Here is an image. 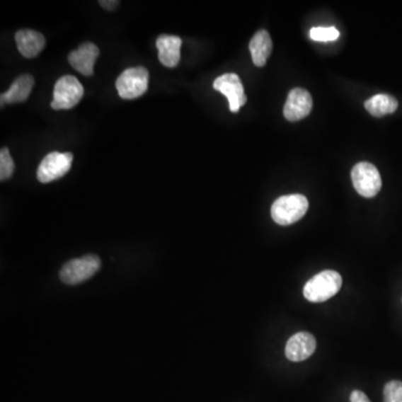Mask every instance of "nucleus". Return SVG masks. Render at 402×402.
I'll return each mask as SVG.
<instances>
[{"label":"nucleus","instance_id":"nucleus-1","mask_svg":"<svg viewBox=\"0 0 402 402\" xmlns=\"http://www.w3.org/2000/svg\"><path fill=\"white\" fill-rule=\"evenodd\" d=\"M342 286V277L339 272L334 270H324L313 276L305 284L304 297L313 303H321L336 295Z\"/></svg>","mask_w":402,"mask_h":402},{"label":"nucleus","instance_id":"nucleus-2","mask_svg":"<svg viewBox=\"0 0 402 402\" xmlns=\"http://www.w3.org/2000/svg\"><path fill=\"white\" fill-rule=\"evenodd\" d=\"M309 209V201L303 195H289L274 201L272 218L278 225L289 226L304 217Z\"/></svg>","mask_w":402,"mask_h":402},{"label":"nucleus","instance_id":"nucleus-3","mask_svg":"<svg viewBox=\"0 0 402 402\" xmlns=\"http://www.w3.org/2000/svg\"><path fill=\"white\" fill-rule=\"evenodd\" d=\"M100 268V257L96 255H85L64 265L59 272V278L67 285H77L90 280Z\"/></svg>","mask_w":402,"mask_h":402},{"label":"nucleus","instance_id":"nucleus-4","mask_svg":"<svg viewBox=\"0 0 402 402\" xmlns=\"http://www.w3.org/2000/svg\"><path fill=\"white\" fill-rule=\"evenodd\" d=\"M84 96V88L80 81L71 75L62 76L55 84L52 109L69 110L80 103Z\"/></svg>","mask_w":402,"mask_h":402},{"label":"nucleus","instance_id":"nucleus-5","mask_svg":"<svg viewBox=\"0 0 402 402\" xmlns=\"http://www.w3.org/2000/svg\"><path fill=\"white\" fill-rule=\"evenodd\" d=\"M120 98L133 100L140 98L148 90L149 71L146 67H131L125 69L119 77L117 83Z\"/></svg>","mask_w":402,"mask_h":402},{"label":"nucleus","instance_id":"nucleus-6","mask_svg":"<svg viewBox=\"0 0 402 402\" xmlns=\"http://www.w3.org/2000/svg\"><path fill=\"white\" fill-rule=\"evenodd\" d=\"M351 178L355 190L364 198L377 196L381 189V176L378 169L369 162L355 164L352 169Z\"/></svg>","mask_w":402,"mask_h":402},{"label":"nucleus","instance_id":"nucleus-7","mask_svg":"<svg viewBox=\"0 0 402 402\" xmlns=\"http://www.w3.org/2000/svg\"><path fill=\"white\" fill-rule=\"evenodd\" d=\"M73 162L71 152H50L40 162L38 169V179L40 183H48L64 177L69 171Z\"/></svg>","mask_w":402,"mask_h":402},{"label":"nucleus","instance_id":"nucleus-8","mask_svg":"<svg viewBox=\"0 0 402 402\" xmlns=\"http://www.w3.org/2000/svg\"><path fill=\"white\" fill-rule=\"evenodd\" d=\"M214 88L228 98L229 109L233 113H237L241 106L246 104L247 98L239 75L233 73L222 75L214 80Z\"/></svg>","mask_w":402,"mask_h":402},{"label":"nucleus","instance_id":"nucleus-9","mask_svg":"<svg viewBox=\"0 0 402 402\" xmlns=\"http://www.w3.org/2000/svg\"><path fill=\"white\" fill-rule=\"evenodd\" d=\"M313 100L310 93L303 88H294L284 106V115L289 121L304 119L312 111Z\"/></svg>","mask_w":402,"mask_h":402},{"label":"nucleus","instance_id":"nucleus-10","mask_svg":"<svg viewBox=\"0 0 402 402\" xmlns=\"http://www.w3.org/2000/svg\"><path fill=\"white\" fill-rule=\"evenodd\" d=\"M100 55V50L96 44L85 42L80 47L73 50L69 55V63L73 69H76L85 76H92L94 73V64Z\"/></svg>","mask_w":402,"mask_h":402},{"label":"nucleus","instance_id":"nucleus-11","mask_svg":"<svg viewBox=\"0 0 402 402\" xmlns=\"http://www.w3.org/2000/svg\"><path fill=\"white\" fill-rule=\"evenodd\" d=\"M315 349H316V340L314 336L307 332H299L294 334L287 341L285 355L289 360L301 362L309 359L314 353Z\"/></svg>","mask_w":402,"mask_h":402},{"label":"nucleus","instance_id":"nucleus-12","mask_svg":"<svg viewBox=\"0 0 402 402\" xmlns=\"http://www.w3.org/2000/svg\"><path fill=\"white\" fill-rule=\"evenodd\" d=\"M183 40L178 36L161 35L156 40V45L159 50V61L166 67H177L180 61V50Z\"/></svg>","mask_w":402,"mask_h":402},{"label":"nucleus","instance_id":"nucleus-13","mask_svg":"<svg viewBox=\"0 0 402 402\" xmlns=\"http://www.w3.org/2000/svg\"><path fill=\"white\" fill-rule=\"evenodd\" d=\"M15 40L19 53L26 59H34L45 47V38L36 30H18Z\"/></svg>","mask_w":402,"mask_h":402},{"label":"nucleus","instance_id":"nucleus-14","mask_svg":"<svg viewBox=\"0 0 402 402\" xmlns=\"http://www.w3.org/2000/svg\"><path fill=\"white\" fill-rule=\"evenodd\" d=\"M34 84V77L32 75L25 74L17 77L11 84V88L0 96L1 106L5 105L6 103H19L26 100L32 93Z\"/></svg>","mask_w":402,"mask_h":402},{"label":"nucleus","instance_id":"nucleus-15","mask_svg":"<svg viewBox=\"0 0 402 402\" xmlns=\"http://www.w3.org/2000/svg\"><path fill=\"white\" fill-rule=\"evenodd\" d=\"M272 38L268 32L264 30L257 32L249 42L251 59L257 67H264L272 53Z\"/></svg>","mask_w":402,"mask_h":402},{"label":"nucleus","instance_id":"nucleus-16","mask_svg":"<svg viewBox=\"0 0 402 402\" xmlns=\"http://www.w3.org/2000/svg\"><path fill=\"white\" fill-rule=\"evenodd\" d=\"M365 109L373 117H381L392 114L398 109V100L388 94H377L369 98L364 104Z\"/></svg>","mask_w":402,"mask_h":402},{"label":"nucleus","instance_id":"nucleus-17","mask_svg":"<svg viewBox=\"0 0 402 402\" xmlns=\"http://www.w3.org/2000/svg\"><path fill=\"white\" fill-rule=\"evenodd\" d=\"M340 36L335 27H314L310 32V38L315 42H333Z\"/></svg>","mask_w":402,"mask_h":402},{"label":"nucleus","instance_id":"nucleus-18","mask_svg":"<svg viewBox=\"0 0 402 402\" xmlns=\"http://www.w3.org/2000/svg\"><path fill=\"white\" fill-rule=\"evenodd\" d=\"M15 171V163L7 148L0 151V180L5 181L13 176Z\"/></svg>","mask_w":402,"mask_h":402},{"label":"nucleus","instance_id":"nucleus-19","mask_svg":"<svg viewBox=\"0 0 402 402\" xmlns=\"http://www.w3.org/2000/svg\"><path fill=\"white\" fill-rule=\"evenodd\" d=\"M384 402H402V382L394 381L388 382L384 386Z\"/></svg>","mask_w":402,"mask_h":402},{"label":"nucleus","instance_id":"nucleus-20","mask_svg":"<svg viewBox=\"0 0 402 402\" xmlns=\"http://www.w3.org/2000/svg\"><path fill=\"white\" fill-rule=\"evenodd\" d=\"M350 400H351V402H371L368 396L364 392L359 391V390H355L352 392Z\"/></svg>","mask_w":402,"mask_h":402},{"label":"nucleus","instance_id":"nucleus-21","mask_svg":"<svg viewBox=\"0 0 402 402\" xmlns=\"http://www.w3.org/2000/svg\"><path fill=\"white\" fill-rule=\"evenodd\" d=\"M100 5L102 8L106 9V11H114L120 5V3L117 0H103V1H100Z\"/></svg>","mask_w":402,"mask_h":402}]
</instances>
